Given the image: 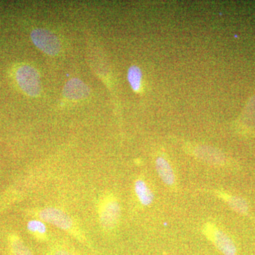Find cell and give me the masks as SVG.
<instances>
[{
    "instance_id": "6da1fadb",
    "label": "cell",
    "mask_w": 255,
    "mask_h": 255,
    "mask_svg": "<svg viewBox=\"0 0 255 255\" xmlns=\"http://www.w3.org/2000/svg\"><path fill=\"white\" fill-rule=\"evenodd\" d=\"M16 82L21 90L31 97H37L41 91L40 75L31 65H22L16 70Z\"/></svg>"
},
{
    "instance_id": "7a4b0ae2",
    "label": "cell",
    "mask_w": 255,
    "mask_h": 255,
    "mask_svg": "<svg viewBox=\"0 0 255 255\" xmlns=\"http://www.w3.org/2000/svg\"><path fill=\"white\" fill-rule=\"evenodd\" d=\"M31 39L38 49L46 54L56 55L60 53L61 44L59 38L48 30L44 28L33 30Z\"/></svg>"
},
{
    "instance_id": "3957f363",
    "label": "cell",
    "mask_w": 255,
    "mask_h": 255,
    "mask_svg": "<svg viewBox=\"0 0 255 255\" xmlns=\"http://www.w3.org/2000/svg\"><path fill=\"white\" fill-rule=\"evenodd\" d=\"M121 209L119 203L114 199H109L102 204L100 209L101 224L104 228H113L120 219Z\"/></svg>"
},
{
    "instance_id": "277c9868",
    "label": "cell",
    "mask_w": 255,
    "mask_h": 255,
    "mask_svg": "<svg viewBox=\"0 0 255 255\" xmlns=\"http://www.w3.org/2000/svg\"><path fill=\"white\" fill-rule=\"evenodd\" d=\"M39 217L42 221L54 225L62 229H70L73 226V221L68 214L53 208H48L41 211Z\"/></svg>"
},
{
    "instance_id": "5b68a950",
    "label": "cell",
    "mask_w": 255,
    "mask_h": 255,
    "mask_svg": "<svg viewBox=\"0 0 255 255\" xmlns=\"http://www.w3.org/2000/svg\"><path fill=\"white\" fill-rule=\"evenodd\" d=\"M89 87L82 80L73 78L69 80L63 90V95L69 100H80L86 98L90 95Z\"/></svg>"
},
{
    "instance_id": "8992f818",
    "label": "cell",
    "mask_w": 255,
    "mask_h": 255,
    "mask_svg": "<svg viewBox=\"0 0 255 255\" xmlns=\"http://www.w3.org/2000/svg\"><path fill=\"white\" fill-rule=\"evenodd\" d=\"M194 154L201 160L215 165L224 162V155L221 152L208 146H198L194 150Z\"/></svg>"
},
{
    "instance_id": "52a82bcc",
    "label": "cell",
    "mask_w": 255,
    "mask_h": 255,
    "mask_svg": "<svg viewBox=\"0 0 255 255\" xmlns=\"http://www.w3.org/2000/svg\"><path fill=\"white\" fill-rule=\"evenodd\" d=\"M216 248L224 255H236V247L232 240L226 233L221 231H216L213 236Z\"/></svg>"
},
{
    "instance_id": "ba28073f",
    "label": "cell",
    "mask_w": 255,
    "mask_h": 255,
    "mask_svg": "<svg viewBox=\"0 0 255 255\" xmlns=\"http://www.w3.org/2000/svg\"><path fill=\"white\" fill-rule=\"evenodd\" d=\"M155 165L159 177L163 181L164 184L168 186L174 185L175 176L168 161L164 157H158L156 159Z\"/></svg>"
},
{
    "instance_id": "9c48e42d",
    "label": "cell",
    "mask_w": 255,
    "mask_h": 255,
    "mask_svg": "<svg viewBox=\"0 0 255 255\" xmlns=\"http://www.w3.org/2000/svg\"><path fill=\"white\" fill-rule=\"evenodd\" d=\"M135 190L137 198L143 205H150L154 199L152 191L147 187V184L142 180H137L135 184Z\"/></svg>"
},
{
    "instance_id": "30bf717a",
    "label": "cell",
    "mask_w": 255,
    "mask_h": 255,
    "mask_svg": "<svg viewBox=\"0 0 255 255\" xmlns=\"http://www.w3.org/2000/svg\"><path fill=\"white\" fill-rule=\"evenodd\" d=\"M127 77L132 90L135 92L140 91L142 86V74L141 70L136 65H132L128 69Z\"/></svg>"
},
{
    "instance_id": "8fae6325",
    "label": "cell",
    "mask_w": 255,
    "mask_h": 255,
    "mask_svg": "<svg viewBox=\"0 0 255 255\" xmlns=\"http://www.w3.org/2000/svg\"><path fill=\"white\" fill-rule=\"evenodd\" d=\"M228 205L236 212L241 214H246L248 211V206L246 201L242 198L237 197V196H232L228 198Z\"/></svg>"
},
{
    "instance_id": "7c38bea8",
    "label": "cell",
    "mask_w": 255,
    "mask_h": 255,
    "mask_svg": "<svg viewBox=\"0 0 255 255\" xmlns=\"http://www.w3.org/2000/svg\"><path fill=\"white\" fill-rule=\"evenodd\" d=\"M11 246L14 255H33L23 242L16 236L11 237Z\"/></svg>"
},
{
    "instance_id": "4fadbf2b",
    "label": "cell",
    "mask_w": 255,
    "mask_h": 255,
    "mask_svg": "<svg viewBox=\"0 0 255 255\" xmlns=\"http://www.w3.org/2000/svg\"><path fill=\"white\" fill-rule=\"evenodd\" d=\"M243 121L248 125H255V97L252 99L249 105L247 106L243 116Z\"/></svg>"
},
{
    "instance_id": "5bb4252c",
    "label": "cell",
    "mask_w": 255,
    "mask_h": 255,
    "mask_svg": "<svg viewBox=\"0 0 255 255\" xmlns=\"http://www.w3.org/2000/svg\"><path fill=\"white\" fill-rule=\"evenodd\" d=\"M28 228L32 232L39 233L41 235L44 234L46 233V226L40 221H31V222L28 223Z\"/></svg>"
},
{
    "instance_id": "9a60e30c",
    "label": "cell",
    "mask_w": 255,
    "mask_h": 255,
    "mask_svg": "<svg viewBox=\"0 0 255 255\" xmlns=\"http://www.w3.org/2000/svg\"><path fill=\"white\" fill-rule=\"evenodd\" d=\"M53 255H73L71 254V253H69V252L66 251H64V250H59V251H57L55 252L54 254Z\"/></svg>"
}]
</instances>
